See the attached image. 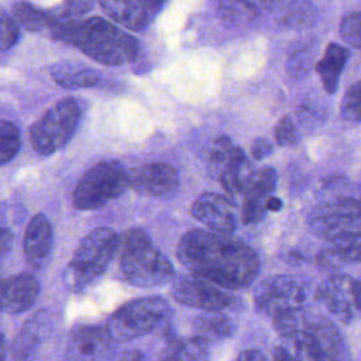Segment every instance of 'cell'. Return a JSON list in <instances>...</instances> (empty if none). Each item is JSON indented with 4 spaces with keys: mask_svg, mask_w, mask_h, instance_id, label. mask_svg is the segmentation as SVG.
<instances>
[{
    "mask_svg": "<svg viewBox=\"0 0 361 361\" xmlns=\"http://www.w3.org/2000/svg\"><path fill=\"white\" fill-rule=\"evenodd\" d=\"M274 152V145L268 138H257L251 144V155L255 159H262L267 158Z\"/></svg>",
    "mask_w": 361,
    "mask_h": 361,
    "instance_id": "e575fe53",
    "label": "cell"
},
{
    "mask_svg": "<svg viewBox=\"0 0 361 361\" xmlns=\"http://www.w3.org/2000/svg\"><path fill=\"white\" fill-rule=\"evenodd\" d=\"M276 172L271 166L254 169L243 192V214L245 224L257 223L264 217L265 203L275 189Z\"/></svg>",
    "mask_w": 361,
    "mask_h": 361,
    "instance_id": "5bb4252c",
    "label": "cell"
},
{
    "mask_svg": "<svg viewBox=\"0 0 361 361\" xmlns=\"http://www.w3.org/2000/svg\"><path fill=\"white\" fill-rule=\"evenodd\" d=\"M171 293L183 306L207 313H219L231 303L227 293L197 276H179L172 282Z\"/></svg>",
    "mask_w": 361,
    "mask_h": 361,
    "instance_id": "8fae6325",
    "label": "cell"
},
{
    "mask_svg": "<svg viewBox=\"0 0 361 361\" xmlns=\"http://www.w3.org/2000/svg\"><path fill=\"white\" fill-rule=\"evenodd\" d=\"M192 216L210 231L228 235L235 230V214L231 202L217 193L204 192L192 204Z\"/></svg>",
    "mask_w": 361,
    "mask_h": 361,
    "instance_id": "4fadbf2b",
    "label": "cell"
},
{
    "mask_svg": "<svg viewBox=\"0 0 361 361\" xmlns=\"http://www.w3.org/2000/svg\"><path fill=\"white\" fill-rule=\"evenodd\" d=\"M47 28L54 39L78 48L103 65L118 66L128 63L140 49V44L133 35L102 17L51 21Z\"/></svg>",
    "mask_w": 361,
    "mask_h": 361,
    "instance_id": "7a4b0ae2",
    "label": "cell"
},
{
    "mask_svg": "<svg viewBox=\"0 0 361 361\" xmlns=\"http://www.w3.org/2000/svg\"><path fill=\"white\" fill-rule=\"evenodd\" d=\"M118 267L123 278L140 288H155L175 276L171 261L152 244L142 228H130L120 237Z\"/></svg>",
    "mask_w": 361,
    "mask_h": 361,
    "instance_id": "3957f363",
    "label": "cell"
},
{
    "mask_svg": "<svg viewBox=\"0 0 361 361\" xmlns=\"http://www.w3.org/2000/svg\"><path fill=\"white\" fill-rule=\"evenodd\" d=\"M21 148L18 127L11 121H0V165L16 158Z\"/></svg>",
    "mask_w": 361,
    "mask_h": 361,
    "instance_id": "83f0119b",
    "label": "cell"
},
{
    "mask_svg": "<svg viewBox=\"0 0 361 361\" xmlns=\"http://www.w3.org/2000/svg\"><path fill=\"white\" fill-rule=\"evenodd\" d=\"M13 243L14 235L11 230L7 228V226L0 227V261L10 252V250L13 248Z\"/></svg>",
    "mask_w": 361,
    "mask_h": 361,
    "instance_id": "d590c367",
    "label": "cell"
},
{
    "mask_svg": "<svg viewBox=\"0 0 361 361\" xmlns=\"http://www.w3.org/2000/svg\"><path fill=\"white\" fill-rule=\"evenodd\" d=\"M307 292L305 285L289 275H272L254 290V303L259 312L272 319L302 309Z\"/></svg>",
    "mask_w": 361,
    "mask_h": 361,
    "instance_id": "9c48e42d",
    "label": "cell"
},
{
    "mask_svg": "<svg viewBox=\"0 0 361 361\" xmlns=\"http://www.w3.org/2000/svg\"><path fill=\"white\" fill-rule=\"evenodd\" d=\"M281 207H282V202H281L278 197H272V196L268 197V200H267V203H265V209H267V210H269V212H276V210H279Z\"/></svg>",
    "mask_w": 361,
    "mask_h": 361,
    "instance_id": "f35d334b",
    "label": "cell"
},
{
    "mask_svg": "<svg viewBox=\"0 0 361 361\" xmlns=\"http://www.w3.org/2000/svg\"><path fill=\"white\" fill-rule=\"evenodd\" d=\"M235 361H267V358L258 350H244L237 355Z\"/></svg>",
    "mask_w": 361,
    "mask_h": 361,
    "instance_id": "8d00e7d4",
    "label": "cell"
},
{
    "mask_svg": "<svg viewBox=\"0 0 361 361\" xmlns=\"http://www.w3.org/2000/svg\"><path fill=\"white\" fill-rule=\"evenodd\" d=\"M118 234L110 227H97L87 233L76 247L66 268V283L75 290L96 282L117 254Z\"/></svg>",
    "mask_w": 361,
    "mask_h": 361,
    "instance_id": "277c9868",
    "label": "cell"
},
{
    "mask_svg": "<svg viewBox=\"0 0 361 361\" xmlns=\"http://www.w3.org/2000/svg\"><path fill=\"white\" fill-rule=\"evenodd\" d=\"M92 8L90 1H63L51 10H45L51 21H75Z\"/></svg>",
    "mask_w": 361,
    "mask_h": 361,
    "instance_id": "f1b7e54d",
    "label": "cell"
},
{
    "mask_svg": "<svg viewBox=\"0 0 361 361\" xmlns=\"http://www.w3.org/2000/svg\"><path fill=\"white\" fill-rule=\"evenodd\" d=\"M171 314L168 303L159 296L138 298L120 306L104 329L113 343H124L158 329Z\"/></svg>",
    "mask_w": 361,
    "mask_h": 361,
    "instance_id": "5b68a950",
    "label": "cell"
},
{
    "mask_svg": "<svg viewBox=\"0 0 361 361\" xmlns=\"http://www.w3.org/2000/svg\"><path fill=\"white\" fill-rule=\"evenodd\" d=\"M314 8L310 3H286L281 10L279 21L289 28H303L314 20Z\"/></svg>",
    "mask_w": 361,
    "mask_h": 361,
    "instance_id": "484cf974",
    "label": "cell"
},
{
    "mask_svg": "<svg viewBox=\"0 0 361 361\" xmlns=\"http://www.w3.org/2000/svg\"><path fill=\"white\" fill-rule=\"evenodd\" d=\"M51 75L58 85L68 89L93 87L100 83V76L96 71L73 61H62L55 63L51 68Z\"/></svg>",
    "mask_w": 361,
    "mask_h": 361,
    "instance_id": "ffe728a7",
    "label": "cell"
},
{
    "mask_svg": "<svg viewBox=\"0 0 361 361\" xmlns=\"http://www.w3.org/2000/svg\"><path fill=\"white\" fill-rule=\"evenodd\" d=\"M275 141L279 147H290L298 141V130L289 117H283L275 127Z\"/></svg>",
    "mask_w": 361,
    "mask_h": 361,
    "instance_id": "d6a6232c",
    "label": "cell"
},
{
    "mask_svg": "<svg viewBox=\"0 0 361 361\" xmlns=\"http://www.w3.org/2000/svg\"><path fill=\"white\" fill-rule=\"evenodd\" d=\"M195 336L206 340H219L224 338L233 334L234 331V323L231 319L219 314V313H207L203 316H199L195 323Z\"/></svg>",
    "mask_w": 361,
    "mask_h": 361,
    "instance_id": "7402d4cb",
    "label": "cell"
},
{
    "mask_svg": "<svg viewBox=\"0 0 361 361\" xmlns=\"http://www.w3.org/2000/svg\"><path fill=\"white\" fill-rule=\"evenodd\" d=\"M54 250V228L45 214H35L24 234V255L27 264L34 269L47 265Z\"/></svg>",
    "mask_w": 361,
    "mask_h": 361,
    "instance_id": "ac0fdd59",
    "label": "cell"
},
{
    "mask_svg": "<svg viewBox=\"0 0 361 361\" xmlns=\"http://www.w3.org/2000/svg\"><path fill=\"white\" fill-rule=\"evenodd\" d=\"M316 298L337 320L343 323H350L361 316L358 279L347 275L331 276L319 286Z\"/></svg>",
    "mask_w": 361,
    "mask_h": 361,
    "instance_id": "30bf717a",
    "label": "cell"
},
{
    "mask_svg": "<svg viewBox=\"0 0 361 361\" xmlns=\"http://www.w3.org/2000/svg\"><path fill=\"white\" fill-rule=\"evenodd\" d=\"M39 293L38 281L27 272L8 278L0 276V310L6 313H21L28 310Z\"/></svg>",
    "mask_w": 361,
    "mask_h": 361,
    "instance_id": "2e32d148",
    "label": "cell"
},
{
    "mask_svg": "<svg viewBox=\"0 0 361 361\" xmlns=\"http://www.w3.org/2000/svg\"><path fill=\"white\" fill-rule=\"evenodd\" d=\"M274 1H221L219 16L227 23H247L255 20L262 11L275 7Z\"/></svg>",
    "mask_w": 361,
    "mask_h": 361,
    "instance_id": "44dd1931",
    "label": "cell"
},
{
    "mask_svg": "<svg viewBox=\"0 0 361 361\" xmlns=\"http://www.w3.org/2000/svg\"><path fill=\"white\" fill-rule=\"evenodd\" d=\"M20 39V27L17 23L4 14H0V52L11 49Z\"/></svg>",
    "mask_w": 361,
    "mask_h": 361,
    "instance_id": "1f68e13d",
    "label": "cell"
},
{
    "mask_svg": "<svg viewBox=\"0 0 361 361\" xmlns=\"http://www.w3.org/2000/svg\"><path fill=\"white\" fill-rule=\"evenodd\" d=\"M127 186L138 193L165 197L172 195L179 185L178 169L165 162H152L126 171Z\"/></svg>",
    "mask_w": 361,
    "mask_h": 361,
    "instance_id": "7c38bea8",
    "label": "cell"
},
{
    "mask_svg": "<svg viewBox=\"0 0 361 361\" xmlns=\"http://www.w3.org/2000/svg\"><path fill=\"white\" fill-rule=\"evenodd\" d=\"M310 228L320 238L344 244L361 237V197L343 196L314 207L309 217Z\"/></svg>",
    "mask_w": 361,
    "mask_h": 361,
    "instance_id": "8992f818",
    "label": "cell"
},
{
    "mask_svg": "<svg viewBox=\"0 0 361 361\" xmlns=\"http://www.w3.org/2000/svg\"><path fill=\"white\" fill-rule=\"evenodd\" d=\"M340 37L348 45L361 48V11L350 13L341 20Z\"/></svg>",
    "mask_w": 361,
    "mask_h": 361,
    "instance_id": "4dcf8cb0",
    "label": "cell"
},
{
    "mask_svg": "<svg viewBox=\"0 0 361 361\" xmlns=\"http://www.w3.org/2000/svg\"><path fill=\"white\" fill-rule=\"evenodd\" d=\"M176 255L195 276L227 289L248 286L259 271V259L248 245L210 230L185 233Z\"/></svg>",
    "mask_w": 361,
    "mask_h": 361,
    "instance_id": "6da1fadb",
    "label": "cell"
},
{
    "mask_svg": "<svg viewBox=\"0 0 361 361\" xmlns=\"http://www.w3.org/2000/svg\"><path fill=\"white\" fill-rule=\"evenodd\" d=\"M13 20L18 27L27 31H39L48 27L51 18L45 10H41L30 3H16L13 6Z\"/></svg>",
    "mask_w": 361,
    "mask_h": 361,
    "instance_id": "cb8c5ba5",
    "label": "cell"
},
{
    "mask_svg": "<svg viewBox=\"0 0 361 361\" xmlns=\"http://www.w3.org/2000/svg\"><path fill=\"white\" fill-rule=\"evenodd\" d=\"M162 1H130V0H107L100 1L104 13L131 31L144 30L162 8Z\"/></svg>",
    "mask_w": 361,
    "mask_h": 361,
    "instance_id": "e0dca14e",
    "label": "cell"
},
{
    "mask_svg": "<svg viewBox=\"0 0 361 361\" xmlns=\"http://www.w3.org/2000/svg\"><path fill=\"white\" fill-rule=\"evenodd\" d=\"M6 226V221H4V212H3V206H0V227Z\"/></svg>",
    "mask_w": 361,
    "mask_h": 361,
    "instance_id": "60d3db41",
    "label": "cell"
},
{
    "mask_svg": "<svg viewBox=\"0 0 361 361\" xmlns=\"http://www.w3.org/2000/svg\"><path fill=\"white\" fill-rule=\"evenodd\" d=\"M317 262L327 268L361 262V237L344 244H337L322 252L317 258Z\"/></svg>",
    "mask_w": 361,
    "mask_h": 361,
    "instance_id": "603a6c76",
    "label": "cell"
},
{
    "mask_svg": "<svg viewBox=\"0 0 361 361\" xmlns=\"http://www.w3.org/2000/svg\"><path fill=\"white\" fill-rule=\"evenodd\" d=\"M244 157L245 155H244L243 149L240 147H237L235 144H233V141L226 135L217 137L213 141V144L210 147V152H209L210 162L214 164L216 166H220V171Z\"/></svg>",
    "mask_w": 361,
    "mask_h": 361,
    "instance_id": "d4e9b609",
    "label": "cell"
},
{
    "mask_svg": "<svg viewBox=\"0 0 361 361\" xmlns=\"http://www.w3.org/2000/svg\"><path fill=\"white\" fill-rule=\"evenodd\" d=\"M117 161H100L76 183L72 202L79 210H96L117 199L127 186V175Z\"/></svg>",
    "mask_w": 361,
    "mask_h": 361,
    "instance_id": "ba28073f",
    "label": "cell"
},
{
    "mask_svg": "<svg viewBox=\"0 0 361 361\" xmlns=\"http://www.w3.org/2000/svg\"><path fill=\"white\" fill-rule=\"evenodd\" d=\"M207 341L193 336L175 344L172 357L166 361H207Z\"/></svg>",
    "mask_w": 361,
    "mask_h": 361,
    "instance_id": "4316f807",
    "label": "cell"
},
{
    "mask_svg": "<svg viewBox=\"0 0 361 361\" xmlns=\"http://www.w3.org/2000/svg\"><path fill=\"white\" fill-rule=\"evenodd\" d=\"M111 344L104 327L79 326L71 334L68 355L71 361H103Z\"/></svg>",
    "mask_w": 361,
    "mask_h": 361,
    "instance_id": "9a60e30c",
    "label": "cell"
},
{
    "mask_svg": "<svg viewBox=\"0 0 361 361\" xmlns=\"http://www.w3.org/2000/svg\"><path fill=\"white\" fill-rule=\"evenodd\" d=\"M0 361H6V341L1 334H0Z\"/></svg>",
    "mask_w": 361,
    "mask_h": 361,
    "instance_id": "ab89813d",
    "label": "cell"
},
{
    "mask_svg": "<svg viewBox=\"0 0 361 361\" xmlns=\"http://www.w3.org/2000/svg\"><path fill=\"white\" fill-rule=\"evenodd\" d=\"M310 63H312V54H309L307 49H299L290 55L286 63V69L292 76L302 78L309 72Z\"/></svg>",
    "mask_w": 361,
    "mask_h": 361,
    "instance_id": "836d02e7",
    "label": "cell"
},
{
    "mask_svg": "<svg viewBox=\"0 0 361 361\" xmlns=\"http://www.w3.org/2000/svg\"><path fill=\"white\" fill-rule=\"evenodd\" d=\"M340 111L348 121H361V80L348 87L343 96Z\"/></svg>",
    "mask_w": 361,
    "mask_h": 361,
    "instance_id": "f546056e",
    "label": "cell"
},
{
    "mask_svg": "<svg viewBox=\"0 0 361 361\" xmlns=\"http://www.w3.org/2000/svg\"><path fill=\"white\" fill-rule=\"evenodd\" d=\"M82 118L80 103L75 97H65L30 128L32 148L39 155H52L62 149L75 135Z\"/></svg>",
    "mask_w": 361,
    "mask_h": 361,
    "instance_id": "52a82bcc",
    "label": "cell"
},
{
    "mask_svg": "<svg viewBox=\"0 0 361 361\" xmlns=\"http://www.w3.org/2000/svg\"><path fill=\"white\" fill-rule=\"evenodd\" d=\"M274 361H296L282 345H278L274 350Z\"/></svg>",
    "mask_w": 361,
    "mask_h": 361,
    "instance_id": "74e56055",
    "label": "cell"
},
{
    "mask_svg": "<svg viewBox=\"0 0 361 361\" xmlns=\"http://www.w3.org/2000/svg\"><path fill=\"white\" fill-rule=\"evenodd\" d=\"M348 49L338 44H329L324 49L322 59L316 63V72L319 73L323 87L327 93H334L338 87L341 72L348 59Z\"/></svg>",
    "mask_w": 361,
    "mask_h": 361,
    "instance_id": "d6986e66",
    "label": "cell"
}]
</instances>
